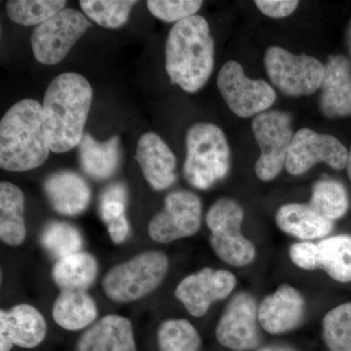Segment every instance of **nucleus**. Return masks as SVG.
<instances>
[{
	"label": "nucleus",
	"mask_w": 351,
	"mask_h": 351,
	"mask_svg": "<svg viewBox=\"0 0 351 351\" xmlns=\"http://www.w3.org/2000/svg\"><path fill=\"white\" fill-rule=\"evenodd\" d=\"M93 89L86 77L76 73L56 76L43 99L44 127L51 152L64 154L77 147L91 110Z\"/></svg>",
	"instance_id": "obj_1"
},
{
	"label": "nucleus",
	"mask_w": 351,
	"mask_h": 351,
	"mask_svg": "<svg viewBox=\"0 0 351 351\" xmlns=\"http://www.w3.org/2000/svg\"><path fill=\"white\" fill-rule=\"evenodd\" d=\"M165 68L171 82L184 91L195 93L205 86L214 69V40L205 18L193 16L171 29Z\"/></svg>",
	"instance_id": "obj_2"
},
{
	"label": "nucleus",
	"mask_w": 351,
	"mask_h": 351,
	"mask_svg": "<svg viewBox=\"0 0 351 351\" xmlns=\"http://www.w3.org/2000/svg\"><path fill=\"white\" fill-rule=\"evenodd\" d=\"M50 152L43 104L34 99L14 104L0 121V167L9 172L34 170Z\"/></svg>",
	"instance_id": "obj_3"
},
{
	"label": "nucleus",
	"mask_w": 351,
	"mask_h": 351,
	"mask_svg": "<svg viewBox=\"0 0 351 351\" xmlns=\"http://www.w3.org/2000/svg\"><path fill=\"white\" fill-rule=\"evenodd\" d=\"M184 174L193 188L208 189L225 179L230 167V151L225 133L208 122L193 124L186 136Z\"/></svg>",
	"instance_id": "obj_4"
},
{
	"label": "nucleus",
	"mask_w": 351,
	"mask_h": 351,
	"mask_svg": "<svg viewBox=\"0 0 351 351\" xmlns=\"http://www.w3.org/2000/svg\"><path fill=\"white\" fill-rule=\"evenodd\" d=\"M168 269L169 261L162 252H143L108 270L101 287L113 302L137 301L162 283Z\"/></svg>",
	"instance_id": "obj_5"
},
{
	"label": "nucleus",
	"mask_w": 351,
	"mask_h": 351,
	"mask_svg": "<svg viewBox=\"0 0 351 351\" xmlns=\"http://www.w3.org/2000/svg\"><path fill=\"white\" fill-rule=\"evenodd\" d=\"M244 212L237 201L221 198L210 207L206 223L211 230L210 244L217 256L233 267L250 265L256 248L241 232Z\"/></svg>",
	"instance_id": "obj_6"
},
{
	"label": "nucleus",
	"mask_w": 351,
	"mask_h": 351,
	"mask_svg": "<svg viewBox=\"0 0 351 351\" xmlns=\"http://www.w3.org/2000/svg\"><path fill=\"white\" fill-rule=\"evenodd\" d=\"M91 25L89 19L80 11L64 8L34 27L31 43L36 61L45 66L61 63Z\"/></svg>",
	"instance_id": "obj_7"
},
{
	"label": "nucleus",
	"mask_w": 351,
	"mask_h": 351,
	"mask_svg": "<svg viewBox=\"0 0 351 351\" xmlns=\"http://www.w3.org/2000/svg\"><path fill=\"white\" fill-rule=\"evenodd\" d=\"M265 66L272 83L288 96H307L317 91L324 78L325 66L316 58L294 55L272 46L265 55Z\"/></svg>",
	"instance_id": "obj_8"
},
{
	"label": "nucleus",
	"mask_w": 351,
	"mask_h": 351,
	"mask_svg": "<svg viewBox=\"0 0 351 351\" xmlns=\"http://www.w3.org/2000/svg\"><path fill=\"white\" fill-rule=\"evenodd\" d=\"M254 136L261 149L255 171L258 179L269 182L285 167L294 134L290 114L267 110L256 115L252 122Z\"/></svg>",
	"instance_id": "obj_9"
},
{
	"label": "nucleus",
	"mask_w": 351,
	"mask_h": 351,
	"mask_svg": "<svg viewBox=\"0 0 351 351\" xmlns=\"http://www.w3.org/2000/svg\"><path fill=\"white\" fill-rule=\"evenodd\" d=\"M217 85L228 108L243 119L267 112L276 100V91L269 83L247 77L242 66L235 61L223 64Z\"/></svg>",
	"instance_id": "obj_10"
},
{
	"label": "nucleus",
	"mask_w": 351,
	"mask_h": 351,
	"mask_svg": "<svg viewBox=\"0 0 351 351\" xmlns=\"http://www.w3.org/2000/svg\"><path fill=\"white\" fill-rule=\"evenodd\" d=\"M202 204L195 193L175 191L166 196L164 207L149 225V235L157 243L167 244L193 237L199 230Z\"/></svg>",
	"instance_id": "obj_11"
},
{
	"label": "nucleus",
	"mask_w": 351,
	"mask_h": 351,
	"mask_svg": "<svg viewBox=\"0 0 351 351\" xmlns=\"http://www.w3.org/2000/svg\"><path fill=\"white\" fill-rule=\"evenodd\" d=\"M348 152L338 138L301 129L295 134L289 149L285 168L289 174H304L317 163H326L332 169L341 170L348 165Z\"/></svg>",
	"instance_id": "obj_12"
},
{
	"label": "nucleus",
	"mask_w": 351,
	"mask_h": 351,
	"mask_svg": "<svg viewBox=\"0 0 351 351\" xmlns=\"http://www.w3.org/2000/svg\"><path fill=\"white\" fill-rule=\"evenodd\" d=\"M255 298L247 292L235 294L226 306L216 328L217 339L233 351H250L261 343Z\"/></svg>",
	"instance_id": "obj_13"
},
{
	"label": "nucleus",
	"mask_w": 351,
	"mask_h": 351,
	"mask_svg": "<svg viewBox=\"0 0 351 351\" xmlns=\"http://www.w3.org/2000/svg\"><path fill=\"white\" fill-rule=\"evenodd\" d=\"M237 286V277L228 270L206 267L182 279L175 295L188 313L202 317L214 302L226 299Z\"/></svg>",
	"instance_id": "obj_14"
},
{
	"label": "nucleus",
	"mask_w": 351,
	"mask_h": 351,
	"mask_svg": "<svg viewBox=\"0 0 351 351\" xmlns=\"http://www.w3.org/2000/svg\"><path fill=\"white\" fill-rule=\"evenodd\" d=\"M45 319L36 307L18 304L0 311V351H10L13 346L34 348L46 336Z\"/></svg>",
	"instance_id": "obj_15"
},
{
	"label": "nucleus",
	"mask_w": 351,
	"mask_h": 351,
	"mask_svg": "<svg viewBox=\"0 0 351 351\" xmlns=\"http://www.w3.org/2000/svg\"><path fill=\"white\" fill-rule=\"evenodd\" d=\"M304 308L306 301L301 293L289 284H282L258 306V324L271 335L292 331L302 322Z\"/></svg>",
	"instance_id": "obj_16"
},
{
	"label": "nucleus",
	"mask_w": 351,
	"mask_h": 351,
	"mask_svg": "<svg viewBox=\"0 0 351 351\" xmlns=\"http://www.w3.org/2000/svg\"><path fill=\"white\" fill-rule=\"evenodd\" d=\"M137 160L145 179L156 191L170 188L177 180V159L161 137L147 132L138 140Z\"/></svg>",
	"instance_id": "obj_17"
},
{
	"label": "nucleus",
	"mask_w": 351,
	"mask_h": 351,
	"mask_svg": "<svg viewBox=\"0 0 351 351\" xmlns=\"http://www.w3.org/2000/svg\"><path fill=\"white\" fill-rule=\"evenodd\" d=\"M321 112L329 119L351 115V68L348 58L332 56L321 84Z\"/></svg>",
	"instance_id": "obj_18"
},
{
	"label": "nucleus",
	"mask_w": 351,
	"mask_h": 351,
	"mask_svg": "<svg viewBox=\"0 0 351 351\" xmlns=\"http://www.w3.org/2000/svg\"><path fill=\"white\" fill-rule=\"evenodd\" d=\"M43 191L53 209L64 216L82 214L91 201V189L86 181L73 171L53 173L44 181Z\"/></svg>",
	"instance_id": "obj_19"
},
{
	"label": "nucleus",
	"mask_w": 351,
	"mask_h": 351,
	"mask_svg": "<svg viewBox=\"0 0 351 351\" xmlns=\"http://www.w3.org/2000/svg\"><path fill=\"white\" fill-rule=\"evenodd\" d=\"M76 351H137L130 321L115 314L105 316L82 335Z\"/></svg>",
	"instance_id": "obj_20"
},
{
	"label": "nucleus",
	"mask_w": 351,
	"mask_h": 351,
	"mask_svg": "<svg viewBox=\"0 0 351 351\" xmlns=\"http://www.w3.org/2000/svg\"><path fill=\"white\" fill-rule=\"evenodd\" d=\"M276 225L291 237L302 240L324 239L334 228L332 221L309 204L289 203L277 210Z\"/></svg>",
	"instance_id": "obj_21"
},
{
	"label": "nucleus",
	"mask_w": 351,
	"mask_h": 351,
	"mask_svg": "<svg viewBox=\"0 0 351 351\" xmlns=\"http://www.w3.org/2000/svg\"><path fill=\"white\" fill-rule=\"evenodd\" d=\"M78 154L85 174L97 181L110 179L119 169V138L113 136L105 142H99L90 134H84L78 145Z\"/></svg>",
	"instance_id": "obj_22"
},
{
	"label": "nucleus",
	"mask_w": 351,
	"mask_h": 351,
	"mask_svg": "<svg viewBox=\"0 0 351 351\" xmlns=\"http://www.w3.org/2000/svg\"><path fill=\"white\" fill-rule=\"evenodd\" d=\"M25 195L12 182L0 184V239L9 246L25 241Z\"/></svg>",
	"instance_id": "obj_23"
},
{
	"label": "nucleus",
	"mask_w": 351,
	"mask_h": 351,
	"mask_svg": "<svg viewBox=\"0 0 351 351\" xmlns=\"http://www.w3.org/2000/svg\"><path fill=\"white\" fill-rule=\"evenodd\" d=\"M52 315L60 327L78 331L94 322L98 309L85 291H61L53 304Z\"/></svg>",
	"instance_id": "obj_24"
},
{
	"label": "nucleus",
	"mask_w": 351,
	"mask_h": 351,
	"mask_svg": "<svg viewBox=\"0 0 351 351\" xmlns=\"http://www.w3.org/2000/svg\"><path fill=\"white\" fill-rule=\"evenodd\" d=\"M98 263L92 254L78 252L57 261L52 269V279L61 291H85L98 276Z\"/></svg>",
	"instance_id": "obj_25"
},
{
	"label": "nucleus",
	"mask_w": 351,
	"mask_h": 351,
	"mask_svg": "<svg viewBox=\"0 0 351 351\" xmlns=\"http://www.w3.org/2000/svg\"><path fill=\"white\" fill-rule=\"evenodd\" d=\"M319 269L341 283L351 282V237L336 235L320 240Z\"/></svg>",
	"instance_id": "obj_26"
},
{
	"label": "nucleus",
	"mask_w": 351,
	"mask_h": 351,
	"mask_svg": "<svg viewBox=\"0 0 351 351\" xmlns=\"http://www.w3.org/2000/svg\"><path fill=\"white\" fill-rule=\"evenodd\" d=\"M127 198V189L122 184H110L101 195V219L115 244L123 243L130 232V225L125 213Z\"/></svg>",
	"instance_id": "obj_27"
},
{
	"label": "nucleus",
	"mask_w": 351,
	"mask_h": 351,
	"mask_svg": "<svg viewBox=\"0 0 351 351\" xmlns=\"http://www.w3.org/2000/svg\"><path fill=\"white\" fill-rule=\"evenodd\" d=\"M64 0H9V19L24 27H38L66 8Z\"/></svg>",
	"instance_id": "obj_28"
},
{
	"label": "nucleus",
	"mask_w": 351,
	"mask_h": 351,
	"mask_svg": "<svg viewBox=\"0 0 351 351\" xmlns=\"http://www.w3.org/2000/svg\"><path fill=\"white\" fill-rule=\"evenodd\" d=\"M41 245L58 261L82 251V233L75 226L66 221H52L44 226L40 235Z\"/></svg>",
	"instance_id": "obj_29"
},
{
	"label": "nucleus",
	"mask_w": 351,
	"mask_h": 351,
	"mask_svg": "<svg viewBox=\"0 0 351 351\" xmlns=\"http://www.w3.org/2000/svg\"><path fill=\"white\" fill-rule=\"evenodd\" d=\"M309 205L321 216L334 221L348 212V193L345 186L335 180H322L313 186Z\"/></svg>",
	"instance_id": "obj_30"
},
{
	"label": "nucleus",
	"mask_w": 351,
	"mask_h": 351,
	"mask_svg": "<svg viewBox=\"0 0 351 351\" xmlns=\"http://www.w3.org/2000/svg\"><path fill=\"white\" fill-rule=\"evenodd\" d=\"M135 0H82L80 5L88 19L105 29H117L128 22Z\"/></svg>",
	"instance_id": "obj_31"
},
{
	"label": "nucleus",
	"mask_w": 351,
	"mask_h": 351,
	"mask_svg": "<svg viewBox=\"0 0 351 351\" xmlns=\"http://www.w3.org/2000/svg\"><path fill=\"white\" fill-rule=\"evenodd\" d=\"M159 351H199L201 338L197 330L186 319H169L159 325Z\"/></svg>",
	"instance_id": "obj_32"
},
{
	"label": "nucleus",
	"mask_w": 351,
	"mask_h": 351,
	"mask_svg": "<svg viewBox=\"0 0 351 351\" xmlns=\"http://www.w3.org/2000/svg\"><path fill=\"white\" fill-rule=\"evenodd\" d=\"M322 331L330 351H351V302L331 309L323 318Z\"/></svg>",
	"instance_id": "obj_33"
},
{
	"label": "nucleus",
	"mask_w": 351,
	"mask_h": 351,
	"mask_svg": "<svg viewBox=\"0 0 351 351\" xmlns=\"http://www.w3.org/2000/svg\"><path fill=\"white\" fill-rule=\"evenodd\" d=\"M203 2L198 0H149L147 9L157 19L166 23L181 22L195 16Z\"/></svg>",
	"instance_id": "obj_34"
},
{
	"label": "nucleus",
	"mask_w": 351,
	"mask_h": 351,
	"mask_svg": "<svg viewBox=\"0 0 351 351\" xmlns=\"http://www.w3.org/2000/svg\"><path fill=\"white\" fill-rule=\"evenodd\" d=\"M289 255L300 269L311 271L319 269V249L317 244L309 241L298 242L290 247Z\"/></svg>",
	"instance_id": "obj_35"
},
{
	"label": "nucleus",
	"mask_w": 351,
	"mask_h": 351,
	"mask_svg": "<svg viewBox=\"0 0 351 351\" xmlns=\"http://www.w3.org/2000/svg\"><path fill=\"white\" fill-rule=\"evenodd\" d=\"M256 6L260 9L261 12L265 16L274 19L288 17L291 15L298 5L299 1L293 0H257L255 1Z\"/></svg>",
	"instance_id": "obj_36"
},
{
	"label": "nucleus",
	"mask_w": 351,
	"mask_h": 351,
	"mask_svg": "<svg viewBox=\"0 0 351 351\" xmlns=\"http://www.w3.org/2000/svg\"><path fill=\"white\" fill-rule=\"evenodd\" d=\"M258 351H295L291 348H285V346H270L267 348H261Z\"/></svg>",
	"instance_id": "obj_37"
},
{
	"label": "nucleus",
	"mask_w": 351,
	"mask_h": 351,
	"mask_svg": "<svg viewBox=\"0 0 351 351\" xmlns=\"http://www.w3.org/2000/svg\"><path fill=\"white\" fill-rule=\"evenodd\" d=\"M346 169H348V178H350V181L351 182V147L350 151L348 152V165H346Z\"/></svg>",
	"instance_id": "obj_38"
}]
</instances>
